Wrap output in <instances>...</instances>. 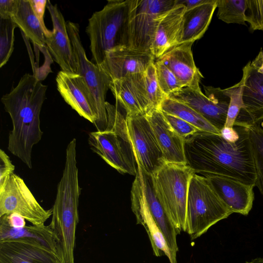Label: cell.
<instances>
[{
	"instance_id": "484cf974",
	"label": "cell",
	"mask_w": 263,
	"mask_h": 263,
	"mask_svg": "<svg viewBox=\"0 0 263 263\" xmlns=\"http://www.w3.org/2000/svg\"><path fill=\"white\" fill-rule=\"evenodd\" d=\"M13 21L25 37L39 48L46 47L45 35L39 20L35 15L29 0H17Z\"/></svg>"
},
{
	"instance_id": "30bf717a",
	"label": "cell",
	"mask_w": 263,
	"mask_h": 263,
	"mask_svg": "<svg viewBox=\"0 0 263 263\" xmlns=\"http://www.w3.org/2000/svg\"><path fill=\"white\" fill-rule=\"evenodd\" d=\"M16 213L36 226H44L52 216V209L45 210L37 202L24 180L12 174L0 189V217Z\"/></svg>"
},
{
	"instance_id": "52a82bcc",
	"label": "cell",
	"mask_w": 263,
	"mask_h": 263,
	"mask_svg": "<svg viewBox=\"0 0 263 263\" xmlns=\"http://www.w3.org/2000/svg\"><path fill=\"white\" fill-rule=\"evenodd\" d=\"M232 213L208 179L194 173L189 186L186 213L185 232L191 240L200 237L212 226Z\"/></svg>"
},
{
	"instance_id": "f546056e",
	"label": "cell",
	"mask_w": 263,
	"mask_h": 263,
	"mask_svg": "<svg viewBox=\"0 0 263 263\" xmlns=\"http://www.w3.org/2000/svg\"><path fill=\"white\" fill-rule=\"evenodd\" d=\"M11 18H0V67L9 61L14 49V30L17 27Z\"/></svg>"
},
{
	"instance_id": "5b68a950",
	"label": "cell",
	"mask_w": 263,
	"mask_h": 263,
	"mask_svg": "<svg viewBox=\"0 0 263 263\" xmlns=\"http://www.w3.org/2000/svg\"><path fill=\"white\" fill-rule=\"evenodd\" d=\"M108 123L105 130L88 134L91 149L121 174L136 175L137 164L128 134L126 116L117 106L106 102Z\"/></svg>"
},
{
	"instance_id": "74e56055",
	"label": "cell",
	"mask_w": 263,
	"mask_h": 263,
	"mask_svg": "<svg viewBox=\"0 0 263 263\" xmlns=\"http://www.w3.org/2000/svg\"><path fill=\"white\" fill-rule=\"evenodd\" d=\"M17 0L0 1V18H11L15 10Z\"/></svg>"
},
{
	"instance_id": "e575fe53",
	"label": "cell",
	"mask_w": 263,
	"mask_h": 263,
	"mask_svg": "<svg viewBox=\"0 0 263 263\" xmlns=\"http://www.w3.org/2000/svg\"><path fill=\"white\" fill-rule=\"evenodd\" d=\"M172 128L184 139L200 132L196 127L176 116L163 112Z\"/></svg>"
},
{
	"instance_id": "6da1fadb",
	"label": "cell",
	"mask_w": 263,
	"mask_h": 263,
	"mask_svg": "<svg viewBox=\"0 0 263 263\" xmlns=\"http://www.w3.org/2000/svg\"><path fill=\"white\" fill-rule=\"evenodd\" d=\"M234 127L239 134L234 143L220 135L199 132L184 139L186 164L195 174L222 176L255 186L257 175L249 128Z\"/></svg>"
},
{
	"instance_id": "9a60e30c",
	"label": "cell",
	"mask_w": 263,
	"mask_h": 263,
	"mask_svg": "<svg viewBox=\"0 0 263 263\" xmlns=\"http://www.w3.org/2000/svg\"><path fill=\"white\" fill-rule=\"evenodd\" d=\"M242 100L240 110L234 125L249 127L260 124L263 120V74L248 62L242 69Z\"/></svg>"
},
{
	"instance_id": "2e32d148",
	"label": "cell",
	"mask_w": 263,
	"mask_h": 263,
	"mask_svg": "<svg viewBox=\"0 0 263 263\" xmlns=\"http://www.w3.org/2000/svg\"><path fill=\"white\" fill-rule=\"evenodd\" d=\"M46 8L50 15L53 29L51 34L45 37L46 47L61 70L77 73L67 22L57 4L53 5L50 1H47Z\"/></svg>"
},
{
	"instance_id": "277c9868",
	"label": "cell",
	"mask_w": 263,
	"mask_h": 263,
	"mask_svg": "<svg viewBox=\"0 0 263 263\" xmlns=\"http://www.w3.org/2000/svg\"><path fill=\"white\" fill-rule=\"evenodd\" d=\"M138 0H109L88 19L86 33L94 63L99 66L107 52L129 47L130 26Z\"/></svg>"
},
{
	"instance_id": "8fae6325",
	"label": "cell",
	"mask_w": 263,
	"mask_h": 263,
	"mask_svg": "<svg viewBox=\"0 0 263 263\" xmlns=\"http://www.w3.org/2000/svg\"><path fill=\"white\" fill-rule=\"evenodd\" d=\"M205 95L201 90L183 87L167 97L189 106L220 130L224 126L230 103L226 88L204 86Z\"/></svg>"
},
{
	"instance_id": "d4e9b609",
	"label": "cell",
	"mask_w": 263,
	"mask_h": 263,
	"mask_svg": "<svg viewBox=\"0 0 263 263\" xmlns=\"http://www.w3.org/2000/svg\"><path fill=\"white\" fill-rule=\"evenodd\" d=\"M217 0L186 10L183 17L182 43H194L204 34L211 23Z\"/></svg>"
},
{
	"instance_id": "7c38bea8",
	"label": "cell",
	"mask_w": 263,
	"mask_h": 263,
	"mask_svg": "<svg viewBox=\"0 0 263 263\" xmlns=\"http://www.w3.org/2000/svg\"><path fill=\"white\" fill-rule=\"evenodd\" d=\"M127 128L137 165L152 175L166 161L145 115H126Z\"/></svg>"
},
{
	"instance_id": "60d3db41",
	"label": "cell",
	"mask_w": 263,
	"mask_h": 263,
	"mask_svg": "<svg viewBox=\"0 0 263 263\" xmlns=\"http://www.w3.org/2000/svg\"><path fill=\"white\" fill-rule=\"evenodd\" d=\"M211 0H176V5L183 6L189 10L203 4L208 3Z\"/></svg>"
},
{
	"instance_id": "d590c367",
	"label": "cell",
	"mask_w": 263,
	"mask_h": 263,
	"mask_svg": "<svg viewBox=\"0 0 263 263\" xmlns=\"http://www.w3.org/2000/svg\"><path fill=\"white\" fill-rule=\"evenodd\" d=\"M15 166L5 151L0 149V189H2L11 175L14 173Z\"/></svg>"
},
{
	"instance_id": "9c48e42d",
	"label": "cell",
	"mask_w": 263,
	"mask_h": 263,
	"mask_svg": "<svg viewBox=\"0 0 263 263\" xmlns=\"http://www.w3.org/2000/svg\"><path fill=\"white\" fill-rule=\"evenodd\" d=\"M67 27L73 48L77 73L84 78L96 102L97 117L93 124L97 131H103L106 129L108 123L105 99L111 80L98 65L88 59L81 40L79 24L68 21Z\"/></svg>"
},
{
	"instance_id": "3957f363",
	"label": "cell",
	"mask_w": 263,
	"mask_h": 263,
	"mask_svg": "<svg viewBox=\"0 0 263 263\" xmlns=\"http://www.w3.org/2000/svg\"><path fill=\"white\" fill-rule=\"evenodd\" d=\"M76 146H67L62 176L57 186L50 224L61 263H75L76 232L79 221V202L81 189L79 183Z\"/></svg>"
},
{
	"instance_id": "ab89813d",
	"label": "cell",
	"mask_w": 263,
	"mask_h": 263,
	"mask_svg": "<svg viewBox=\"0 0 263 263\" xmlns=\"http://www.w3.org/2000/svg\"><path fill=\"white\" fill-rule=\"evenodd\" d=\"M4 216L6 217L9 224L12 227L21 228L26 226V219L17 214L12 213Z\"/></svg>"
},
{
	"instance_id": "7a4b0ae2",
	"label": "cell",
	"mask_w": 263,
	"mask_h": 263,
	"mask_svg": "<svg viewBox=\"0 0 263 263\" xmlns=\"http://www.w3.org/2000/svg\"><path fill=\"white\" fill-rule=\"evenodd\" d=\"M47 86L34 74L26 73L1 101L10 117L12 129L8 137V149L29 168H32L33 147L42 139L40 115L46 99Z\"/></svg>"
},
{
	"instance_id": "e0dca14e",
	"label": "cell",
	"mask_w": 263,
	"mask_h": 263,
	"mask_svg": "<svg viewBox=\"0 0 263 263\" xmlns=\"http://www.w3.org/2000/svg\"><path fill=\"white\" fill-rule=\"evenodd\" d=\"M155 59L150 52L120 48L107 52L99 67L113 81L143 73Z\"/></svg>"
},
{
	"instance_id": "8d00e7d4",
	"label": "cell",
	"mask_w": 263,
	"mask_h": 263,
	"mask_svg": "<svg viewBox=\"0 0 263 263\" xmlns=\"http://www.w3.org/2000/svg\"><path fill=\"white\" fill-rule=\"evenodd\" d=\"M29 1L35 15L42 25L45 32V37L49 36L52 31L47 28L44 21L45 10L46 7H47V1L29 0Z\"/></svg>"
},
{
	"instance_id": "f1b7e54d",
	"label": "cell",
	"mask_w": 263,
	"mask_h": 263,
	"mask_svg": "<svg viewBox=\"0 0 263 263\" xmlns=\"http://www.w3.org/2000/svg\"><path fill=\"white\" fill-rule=\"evenodd\" d=\"M250 139L257 175L255 186L263 197V128L260 124L250 126Z\"/></svg>"
},
{
	"instance_id": "ffe728a7",
	"label": "cell",
	"mask_w": 263,
	"mask_h": 263,
	"mask_svg": "<svg viewBox=\"0 0 263 263\" xmlns=\"http://www.w3.org/2000/svg\"><path fill=\"white\" fill-rule=\"evenodd\" d=\"M155 135L165 161L186 164L184 139L171 126L159 108L145 115Z\"/></svg>"
},
{
	"instance_id": "7402d4cb",
	"label": "cell",
	"mask_w": 263,
	"mask_h": 263,
	"mask_svg": "<svg viewBox=\"0 0 263 263\" xmlns=\"http://www.w3.org/2000/svg\"><path fill=\"white\" fill-rule=\"evenodd\" d=\"M193 44L192 42L182 43L168 51L157 60L173 72L183 87L200 90L199 83L203 76L196 67L193 59Z\"/></svg>"
},
{
	"instance_id": "4fadbf2b",
	"label": "cell",
	"mask_w": 263,
	"mask_h": 263,
	"mask_svg": "<svg viewBox=\"0 0 263 263\" xmlns=\"http://www.w3.org/2000/svg\"><path fill=\"white\" fill-rule=\"evenodd\" d=\"M176 0H138L130 26V48L151 52L157 25Z\"/></svg>"
},
{
	"instance_id": "ba28073f",
	"label": "cell",
	"mask_w": 263,
	"mask_h": 263,
	"mask_svg": "<svg viewBox=\"0 0 263 263\" xmlns=\"http://www.w3.org/2000/svg\"><path fill=\"white\" fill-rule=\"evenodd\" d=\"M130 199L132 209L136 220L143 216H152L162 233L171 250L174 263H177L178 251L176 230L157 198L153 186L151 175L147 173L139 165L132 184Z\"/></svg>"
},
{
	"instance_id": "8992f818",
	"label": "cell",
	"mask_w": 263,
	"mask_h": 263,
	"mask_svg": "<svg viewBox=\"0 0 263 263\" xmlns=\"http://www.w3.org/2000/svg\"><path fill=\"white\" fill-rule=\"evenodd\" d=\"M194 173L186 164L166 162L151 175L156 195L179 234L185 232L188 190Z\"/></svg>"
},
{
	"instance_id": "4316f807",
	"label": "cell",
	"mask_w": 263,
	"mask_h": 263,
	"mask_svg": "<svg viewBox=\"0 0 263 263\" xmlns=\"http://www.w3.org/2000/svg\"><path fill=\"white\" fill-rule=\"evenodd\" d=\"M159 109L163 112L176 116L196 127L200 132L220 135V131L203 117L186 104L167 97Z\"/></svg>"
},
{
	"instance_id": "ac0fdd59",
	"label": "cell",
	"mask_w": 263,
	"mask_h": 263,
	"mask_svg": "<svg viewBox=\"0 0 263 263\" xmlns=\"http://www.w3.org/2000/svg\"><path fill=\"white\" fill-rule=\"evenodd\" d=\"M109 89L117 104L124 109L126 115H146L153 109L147 98L143 73L111 81Z\"/></svg>"
},
{
	"instance_id": "5bb4252c",
	"label": "cell",
	"mask_w": 263,
	"mask_h": 263,
	"mask_svg": "<svg viewBox=\"0 0 263 263\" xmlns=\"http://www.w3.org/2000/svg\"><path fill=\"white\" fill-rule=\"evenodd\" d=\"M55 80L58 90L66 103L81 117L94 124L97 117L96 104L83 77L61 70Z\"/></svg>"
},
{
	"instance_id": "1f68e13d",
	"label": "cell",
	"mask_w": 263,
	"mask_h": 263,
	"mask_svg": "<svg viewBox=\"0 0 263 263\" xmlns=\"http://www.w3.org/2000/svg\"><path fill=\"white\" fill-rule=\"evenodd\" d=\"M157 79L162 92L167 97L183 88L173 72L159 60L154 62Z\"/></svg>"
},
{
	"instance_id": "4dcf8cb0",
	"label": "cell",
	"mask_w": 263,
	"mask_h": 263,
	"mask_svg": "<svg viewBox=\"0 0 263 263\" xmlns=\"http://www.w3.org/2000/svg\"><path fill=\"white\" fill-rule=\"evenodd\" d=\"M145 89L152 109L159 108L167 97L162 92L157 79L154 63L143 73Z\"/></svg>"
},
{
	"instance_id": "603a6c76",
	"label": "cell",
	"mask_w": 263,
	"mask_h": 263,
	"mask_svg": "<svg viewBox=\"0 0 263 263\" xmlns=\"http://www.w3.org/2000/svg\"><path fill=\"white\" fill-rule=\"evenodd\" d=\"M18 242L37 247L57 255L54 234L49 226H25L21 228L11 227L6 217H0V243Z\"/></svg>"
},
{
	"instance_id": "7bdbcfd3",
	"label": "cell",
	"mask_w": 263,
	"mask_h": 263,
	"mask_svg": "<svg viewBox=\"0 0 263 263\" xmlns=\"http://www.w3.org/2000/svg\"><path fill=\"white\" fill-rule=\"evenodd\" d=\"M245 263H263V258H256L252 259L250 261H247Z\"/></svg>"
},
{
	"instance_id": "d6a6232c",
	"label": "cell",
	"mask_w": 263,
	"mask_h": 263,
	"mask_svg": "<svg viewBox=\"0 0 263 263\" xmlns=\"http://www.w3.org/2000/svg\"><path fill=\"white\" fill-rule=\"evenodd\" d=\"M226 89L230 100L224 126L233 127L238 114L243 107L242 83L240 81Z\"/></svg>"
},
{
	"instance_id": "f35d334b",
	"label": "cell",
	"mask_w": 263,
	"mask_h": 263,
	"mask_svg": "<svg viewBox=\"0 0 263 263\" xmlns=\"http://www.w3.org/2000/svg\"><path fill=\"white\" fill-rule=\"evenodd\" d=\"M220 135L225 140L231 143L236 142L239 138V134L234 127L224 126L220 130Z\"/></svg>"
},
{
	"instance_id": "b9f144b4",
	"label": "cell",
	"mask_w": 263,
	"mask_h": 263,
	"mask_svg": "<svg viewBox=\"0 0 263 263\" xmlns=\"http://www.w3.org/2000/svg\"><path fill=\"white\" fill-rule=\"evenodd\" d=\"M250 62L251 65L258 72L263 74V50H261L256 57Z\"/></svg>"
},
{
	"instance_id": "836d02e7",
	"label": "cell",
	"mask_w": 263,
	"mask_h": 263,
	"mask_svg": "<svg viewBox=\"0 0 263 263\" xmlns=\"http://www.w3.org/2000/svg\"><path fill=\"white\" fill-rule=\"evenodd\" d=\"M245 19L251 30H263V0H247Z\"/></svg>"
},
{
	"instance_id": "cb8c5ba5",
	"label": "cell",
	"mask_w": 263,
	"mask_h": 263,
	"mask_svg": "<svg viewBox=\"0 0 263 263\" xmlns=\"http://www.w3.org/2000/svg\"><path fill=\"white\" fill-rule=\"evenodd\" d=\"M0 263H61L58 256L44 249L18 242L0 243Z\"/></svg>"
},
{
	"instance_id": "d6986e66",
	"label": "cell",
	"mask_w": 263,
	"mask_h": 263,
	"mask_svg": "<svg viewBox=\"0 0 263 263\" xmlns=\"http://www.w3.org/2000/svg\"><path fill=\"white\" fill-rule=\"evenodd\" d=\"M205 177L233 213L248 215L254 199V185L225 176L213 175Z\"/></svg>"
},
{
	"instance_id": "83f0119b",
	"label": "cell",
	"mask_w": 263,
	"mask_h": 263,
	"mask_svg": "<svg viewBox=\"0 0 263 263\" xmlns=\"http://www.w3.org/2000/svg\"><path fill=\"white\" fill-rule=\"evenodd\" d=\"M218 18L227 24L246 25L247 0H217Z\"/></svg>"
},
{
	"instance_id": "44dd1931",
	"label": "cell",
	"mask_w": 263,
	"mask_h": 263,
	"mask_svg": "<svg viewBox=\"0 0 263 263\" xmlns=\"http://www.w3.org/2000/svg\"><path fill=\"white\" fill-rule=\"evenodd\" d=\"M186 8L176 5L160 19L155 31L151 52L159 59L165 53L181 44L183 17Z\"/></svg>"
}]
</instances>
